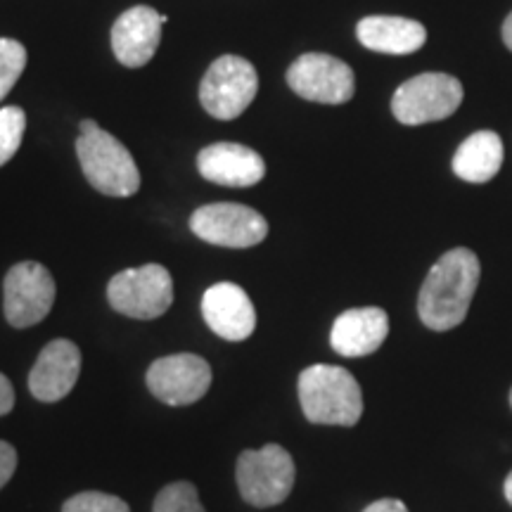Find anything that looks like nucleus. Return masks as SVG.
Returning a JSON list of instances; mask_svg holds the SVG:
<instances>
[{
  "instance_id": "f257e3e1",
  "label": "nucleus",
  "mask_w": 512,
  "mask_h": 512,
  "mask_svg": "<svg viewBox=\"0 0 512 512\" xmlns=\"http://www.w3.org/2000/svg\"><path fill=\"white\" fill-rule=\"evenodd\" d=\"M479 275L482 266L472 249L456 247L441 256L420 287L418 316L422 323L434 332L458 328L475 299Z\"/></svg>"
},
{
  "instance_id": "f03ea898",
  "label": "nucleus",
  "mask_w": 512,
  "mask_h": 512,
  "mask_svg": "<svg viewBox=\"0 0 512 512\" xmlns=\"http://www.w3.org/2000/svg\"><path fill=\"white\" fill-rule=\"evenodd\" d=\"M299 403L313 425L354 427L363 415L361 384L347 368L328 363L302 370Z\"/></svg>"
},
{
  "instance_id": "7ed1b4c3",
  "label": "nucleus",
  "mask_w": 512,
  "mask_h": 512,
  "mask_svg": "<svg viewBox=\"0 0 512 512\" xmlns=\"http://www.w3.org/2000/svg\"><path fill=\"white\" fill-rule=\"evenodd\" d=\"M76 155L83 176L102 195L131 197L140 188V171L131 152L110 131L93 119L81 121V136L76 138Z\"/></svg>"
},
{
  "instance_id": "20e7f679",
  "label": "nucleus",
  "mask_w": 512,
  "mask_h": 512,
  "mask_svg": "<svg viewBox=\"0 0 512 512\" xmlns=\"http://www.w3.org/2000/svg\"><path fill=\"white\" fill-rule=\"evenodd\" d=\"M238 489L254 508H273L292 494L294 460L283 446L266 444L259 451H242L238 456Z\"/></svg>"
},
{
  "instance_id": "39448f33",
  "label": "nucleus",
  "mask_w": 512,
  "mask_h": 512,
  "mask_svg": "<svg viewBox=\"0 0 512 512\" xmlns=\"http://www.w3.org/2000/svg\"><path fill=\"white\" fill-rule=\"evenodd\" d=\"M259 93L256 67L240 55H221L211 62L200 83V102L214 119L240 117Z\"/></svg>"
},
{
  "instance_id": "423d86ee",
  "label": "nucleus",
  "mask_w": 512,
  "mask_h": 512,
  "mask_svg": "<svg viewBox=\"0 0 512 512\" xmlns=\"http://www.w3.org/2000/svg\"><path fill=\"white\" fill-rule=\"evenodd\" d=\"M107 299L114 311L128 318L152 320L164 316L174 304V280L159 264L126 268L110 280Z\"/></svg>"
},
{
  "instance_id": "0eeeda50",
  "label": "nucleus",
  "mask_w": 512,
  "mask_h": 512,
  "mask_svg": "<svg viewBox=\"0 0 512 512\" xmlns=\"http://www.w3.org/2000/svg\"><path fill=\"white\" fill-rule=\"evenodd\" d=\"M463 102V83L456 76L427 72L418 74L396 88L392 112L406 126L430 124L448 119Z\"/></svg>"
},
{
  "instance_id": "6e6552de",
  "label": "nucleus",
  "mask_w": 512,
  "mask_h": 512,
  "mask_svg": "<svg viewBox=\"0 0 512 512\" xmlns=\"http://www.w3.org/2000/svg\"><path fill=\"white\" fill-rule=\"evenodd\" d=\"M190 228L197 238L216 247L247 249L266 240L268 223L247 204L216 202L204 204L190 216Z\"/></svg>"
},
{
  "instance_id": "1a4fd4ad",
  "label": "nucleus",
  "mask_w": 512,
  "mask_h": 512,
  "mask_svg": "<svg viewBox=\"0 0 512 512\" xmlns=\"http://www.w3.org/2000/svg\"><path fill=\"white\" fill-rule=\"evenodd\" d=\"M55 304V280L38 261L12 266L3 283V309L12 328H31L48 316Z\"/></svg>"
},
{
  "instance_id": "9d476101",
  "label": "nucleus",
  "mask_w": 512,
  "mask_h": 512,
  "mask_svg": "<svg viewBox=\"0 0 512 512\" xmlns=\"http://www.w3.org/2000/svg\"><path fill=\"white\" fill-rule=\"evenodd\" d=\"M287 86L299 98L320 105H342L356 93L354 69L325 53H306L287 69Z\"/></svg>"
},
{
  "instance_id": "9b49d317",
  "label": "nucleus",
  "mask_w": 512,
  "mask_h": 512,
  "mask_svg": "<svg viewBox=\"0 0 512 512\" xmlns=\"http://www.w3.org/2000/svg\"><path fill=\"white\" fill-rule=\"evenodd\" d=\"M147 387L169 406H190L211 387V368L202 356L174 354L157 358L147 370Z\"/></svg>"
},
{
  "instance_id": "f8f14e48",
  "label": "nucleus",
  "mask_w": 512,
  "mask_h": 512,
  "mask_svg": "<svg viewBox=\"0 0 512 512\" xmlns=\"http://www.w3.org/2000/svg\"><path fill=\"white\" fill-rule=\"evenodd\" d=\"M166 17L150 5H136L126 10L112 27V50L117 60L128 69L145 67L162 41Z\"/></svg>"
},
{
  "instance_id": "ddd939ff",
  "label": "nucleus",
  "mask_w": 512,
  "mask_h": 512,
  "mask_svg": "<svg viewBox=\"0 0 512 512\" xmlns=\"http://www.w3.org/2000/svg\"><path fill=\"white\" fill-rule=\"evenodd\" d=\"M81 373V351L69 339H53L29 373V392L43 403H55L74 389Z\"/></svg>"
},
{
  "instance_id": "4468645a",
  "label": "nucleus",
  "mask_w": 512,
  "mask_h": 512,
  "mask_svg": "<svg viewBox=\"0 0 512 512\" xmlns=\"http://www.w3.org/2000/svg\"><path fill=\"white\" fill-rule=\"evenodd\" d=\"M197 169L209 183L226 188H252L266 176V164L259 152L240 143L207 145L197 155Z\"/></svg>"
},
{
  "instance_id": "2eb2a0df",
  "label": "nucleus",
  "mask_w": 512,
  "mask_h": 512,
  "mask_svg": "<svg viewBox=\"0 0 512 512\" xmlns=\"http://www.w3.org/2000/svg\"><path fill=\"white\" fill-rule=\"evenodd\" d=\"M202 316L209 328L228 342H242L256 328L252 299L235 283L211 285L202 297Z\"/></svg>"
},
{
  "instance_id": "dca6fc26",
  "label": "nucleus",
  "mask_w": 512,
  "mask_h": 512,
  "mask_svg": "<svg viewBox=\"0 0 512 512\" xmlns=\"http://www.w3.org/2000/svg\"><path fill=\"white\" fill-rule=\"evenodd\" d=\"M389 335V316L377 306L349 309L337 316L330 332V344L339 356L363 358L375 354Z\"/></svg>"
},
{
  "instance_id": "f3484780",
  "label": "nucleus",
  "mask_w": 512,
  "mask_h": 512,
  "mask_svg": "<svg viewBox=\"0 0 512 512\" xmlns=\"http://www.w3.org/2000/svg\"><path fill=\"white\" fill-rule=\"evenodd\" d=\"M356 36L373 53L411 55L425 46L427 29L415 19L370 15L358 22Z\"/></svg>"
},
{
  "instance_id": "a211bd4d",
  "label": "nucleus",
  "mask_w": 512,
  "mask_h": 512,
  "mask_svg": "<svg viewBox=\"0 0 512 512\" xmlns=\"http://www.w3.org/2000/svg\"><path fill=\"white\" fill-rule=\"evenodd\" d=\"M503 166V140L494 131H477L458 147L453 174L465 183H489Z\"/></svg>"
},
{
  "instance_id": "6ab92c4d",
  "label": "nucleus",
  "mask_w": 512,
  "mask_h": 512,
  "mask_svg": "<svg viewBox=\"0 0 512 512\" xmlns=\"http://www.w3.org/2000/svg\"><path fill=\"white\" fill-rule=\"evenodd\" d=\"M24 131H27V114L22 107H3L0 110V166L17 155Z\"/></svg>"
},
{
  "instance_id": "aec40b11",
  "label": "nucleus",
  "mask_w": 512,
  "mask_h": 512,
  "mask_svg": "<svg viewBox=\"0 0 512 512\" xmlns=\"http://www.w3.org/2000/svg\"><path fill=\"white\" fill-rule=\"evenodd\" d=\"M27 67V48L15 38H0V100L8 95Z\"/></svg>"
},
{
  "instance_id": "412c9836",
  "label": "nucleus",
  "mask_w": 512,
  "mask_h": 512,
  "mask_svg": "<svg viewBox=\"0 0 512 512\" xmlns=\"http://www.w3.org/2000/svg\"><path fill=\"white\" fill-rule=\"evenodd\" d=\"M152 512H207L200 503L197 489L190 482H174L164 486L155 498Z\"/></svg>"
},
{
  "instance_id": "4be33fe9",
  "label": "nucleus",
  "mask_w": 512,
  "mask_h": 512,
  "mask_svg": "<svg viewBox=\"0 0 512 512\" xmlns=\"http://www.w3.org/2000/svg\"><path fill=\"white\" fill-rule=\"evenodd\" d=\"M62 512H131L121 498L102 491H83L64 503Z\"/></svg>"
},
{
  "instance_id": "5701e85b",
  "label": "nucleus",
  "mask_w": 512,
  "mask_h": 512,
  "mask_svg": "<svg viewBox=\"0 0 512 512\" xmlns=\"http://www.w3.org/2000/svg\"><path fill=\"white\" fill-rule=\"evenodd\" d=\"M17 470V451L8 441H0V489L10 482Z\"/></svg>"
},
{
  "instance_id": "b1692460",
  "label": "nucleus",
  "mask_w": 512,
  "mask_h": 512,
  "mask_svg": "<svg viewBox=\"0 0 512 512\" xmlns=\"http://www.w3.org/2000/svg\"><path fill=\"white\" fill-rule=\"evenodd\" d=\"M15 408V389L8 377L0 373V415H8Z\"/></svg>"
},
{
  "instance_id": "393cba45",
  "label": "nucleus",
  "mask_w": 512,
  "mask_h": 512,
  "mask_svg": "<svg viewBox=\"0 0 512 512\" xmlns=\"http://www.w3.org/2000/svg\"><path fill=\"white\" fill-rule=\"evenodd\" d=\"M363 512H408V508L399 498H382V501L370 503Z\"/></svg>"
},
{
  "instance_id": "a878e982",
  "label": "nucleus",
  "mask_w": 512,
  "mask_h": 512,
  "mask_svg": "<svg viewBox=\"0 0 512 512\" xmlns=\"http://www.w3.org/2000/svg\"><path fill=\"white\" fill-rule=\"evenodd\" d=\"M503 43H505V48L512 53V12L505 17V22H503Z\"/></svg>"
},
{
  "instance_id": "bb28decb",
  "label": "nucleus",
  "mask_w": 512,
  "mask_h": 512,
  "mask_svg": "<svg viewBox=\"0 0 512 512\" xmlns=\"http://www.w3.org/2000/svg\"><path fill=\"white\" fill-rule=\"evenodd\" d=\"M503 494H505V501H508L512 505V470L510 475L505 477V484H503Z\"/></svg>"
},
{
  "instance_id": "cd10ccee",
  "label": "nucleus",
  "mask_w": 512,
  "mask_h": 512,
  "mask_svg": "<svg viewBox=\"0 0 512 512\" xmlns=\"http://www.w3.org/2000/svg\"><path fill=\"white\" fill-rule=\"evenodd\" d=\"M510 408H512V389H510Z\"/></svg>"
}]
</instances>
